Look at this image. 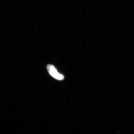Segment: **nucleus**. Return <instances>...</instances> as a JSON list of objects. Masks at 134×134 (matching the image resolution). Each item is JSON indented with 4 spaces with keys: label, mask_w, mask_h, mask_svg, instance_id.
Here are the masks:
<instances>
[{
    "label": "nucleus",
    "mask_w": 134,
    "mask_h": 134,
    "mask_svg": "<svg viewBox=\"0 0 134 134\" xmlns=\"http://www.w3.org/2000/svg\"><path fill=\"white\" fill-rule=\"evenodd\" d=\"M47 68L48 72L53 77L59 80H62L64 79V76L59 73L53 65H48L47 66Z\"/></svg>",
    "instance_id": "1"
}]
</instances>
